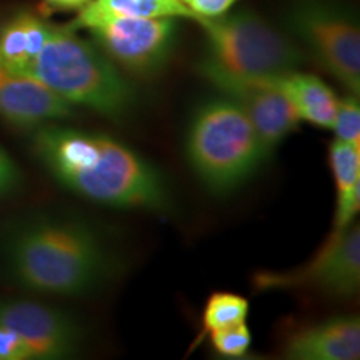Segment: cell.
<instances>
[{
  "label": "cell",
  "mask_w": 360,
  "mask_h": 360,
  "mask_svg": "<svg viewBox=\"0 0 360 360\" xmlns=\"http://www.w3.org/2000/svg\"><path fill=\"white\" fill-rule=\"evenodd\" d=\"M34 150L62 186L112 209L167 212L172 197L150 162L103 134L44 124Z\"/></svg>",
  "instance_id": "cell-1"
},
{
  "label": "cell",
  "mask_w": 360,
  "mask_h": 360,
  "mask_svg": "<svg viewBox=\"0 0 360 360\" xmlns=\"http://www.w3.org/2000/svg\"><path fill=\"white\" fill-rule=\"evenodd\" d=\"M2 249L8 276L39 294H89L114 274L115 260L96 229L65 215L19 220L8 227Z\"/></svg>",
  "instance_id": "cell-2"
},
{
  "label": "cell",
  "mask_w": 360,
  "mask_h": 360,
  "mask_svg": "<svg viewBox=\"0 0 360 360\" xmlns=\"http://www.w3.org/2000/svg\"><path fill=\"white\" fill-rule=\"evenodd\" d=\"M27 75L70 105L87 107L114 120L127 117L137 102L135 90L119 69L97 45L80 39L72 29L52 27Z\"/></svg>",
  "instance_id": "cell-3"
},
{
  "label": "cell",
  "mask_w": 360,
  "mask_h": 360,
  "mask_svg": "<svg viewBox=\"0 0 360 360\" xmlns=\"http://www.w3.org/2000/svg\"><path fill=\"white\" fill-rule=\"evenodd\" d=\"M186 150L200 182L219 195L245 184L267 159L249 117L225 96L197 107L187 129Z\"/></svg>",
  "instance_id": "cell-4"
},
{
  "label": "cell",
  "mask_w": 360,
  "mask_h": 360,
  "mask_svg": "<svg viewBox=\"0 0 360 360\" xmlns=\"http://www.w3.org/2000/svg\"><path fill=\"white\" fill-rule=\"evenodd\" d=\"M207 37V58L247 77H282L305 62L294 40L250 11L199 20Z\"/></svg>",
  "instance_id": "cell-5"
},
{
  "label": "cell",
  "mask_w": 360,
  "mask_h": 360,
  "mask_svg": "<svg viewBox=\"0 0 360 360\" xmlns=\"http://www.w3.org/2000/svg\"><path fill=\"white\" fill-rule=\"evenodd\" d=\"M287 25L315 60L349 90L360 92V30L357 17L340 4L309 0L292 8Z\"/></svg>",
  "instance_id": "cell-6"
},
{
  "label": "cell",
  "mask_w": 360,
  "mask_h": 360,
  "mask_svg": "<svg viewBox=\"0 0 360 360\" xmlns=\"http://www.w3.org/2000/svg\"><path fill=\"white\" fill-rule=\"evenodd\" d=\"M89 30L98 51L112 64L147 79L167 65L179 39L175 17H117Z\"/></svg>",
  "instance_id": "cell-7"
},
{
  "label": "cell",
  "mask_w": 360,
  "mask_h": 360,
  "mask_svg": "<svg viewBox=\"0 0 360 360\" xmlns=\"http://www.w3.org/2000/svg\"><path fill=\"white\" fill-rule=\"evenodd\" d=\"M199 72L244 110L262 142L267 159L297 129L300 119L278 84V77L238 75L222 69L207 57L202 58Z\"/></svg>",
  "instance_id": "cell-8"
},
{
  "label": "cell",
  "mask_w": 360,
  "mask_h": 360,
  "mask_svg": "<svg viewBox=\"0 0 360 360\" xmlns=\"http://www.w3.org/2000/svg\"><path fill=\"white\" fill-rule=\"evenodd\" d=\"M360 283V229L352 224L340 236H328L326 245L304 267L285 274H260L257 287H314L327 294L354 295Z\"/></svg>",
  "instance_id": "cell-9"
},
{
  "label": "cell",
  "mask_w": 360,
  "mask_h": 360,
  "mask_svg": "<svg viewBox=\"0 0 360 360\" xmlns=\"http://www.w3.org/2000/svg\"><path fill=\"white\" fill-rule=\"evenodd\" d=\"M0 326L24 340L32 359L70 357L84 340L70 315L34 300H0Z\"/></svg>",
  "instance_id": "cell-10"
},
{
  "label": "cell",
  "mask_w": 360,
  "mask_h": 360,
  "mask_svg": "<svg viewBox=\"0 0 360 360\" xmlns=\"http://www.w3.org/2000/svg\"><path fill=\"white\" fill-rule=\"evenodd\" d=\"M69 102L53 94L32 75L13 72L0 62V117L22 129L72 117Z\"/></svg>",
  "instance_id": "cell-11"
},
{
  "label": "cell",
  "mask_w": 360,
  "mask_h": 360,
  "mask_svg": "<svg viewBox=\"0 0 360 360\" xmlns=\"http://www.w3.org/2000/svg\"><path fill=\"white\" fill-rule=\"evenodd\" d=\"M285 355L300 360H354L360 357L357 317H334L299 330L287 340Z\"/></svg>",
  "instance_id": "cell-12"
},
{
  "label": "cell",
  "mask_w": 360,
  "mask_h": 360,
  "mask_svg": "<svg viewBox=\"0 0 360 360\" xmlns=\"http://www.w3.org/2000/svg\"><path fill=\"white\" fill-rule=\"evenodd\" d=\"M330 167L334 174L337 205L334 231L330 236H340L352 225L360 207V148L347 142L337 141L330 146Z\"/></svg>",
  "instance_id": "cell-13"
},
{
  "label": "cell",
  "mask_w": 360,
  "mask_h": 360,
  "mask_svg": "<svg viewBox=\"0 0 360 360\" xmlns=\"http://www.w3.org/2000/svg\"><path fill=\"white\" fill-rule=\"evenodd\" d=\"M51 30L52 25L32 13H19L0 30V62L13 72L27 74Z\"/></svg>",
  "instance_id": "cell-14"
},
{
  "label": "cell",
  "mask_w": 360,
  "mask_h": 360,
  "mask_svg": "<svg viewBox=\"0 0 360 360\" xmlns=\"http://www.w3.org/2000/svg\"><path fill=\"white\" fill-rule=\"evenodd\" d=\"M278 84L294 105L299 119L317 127L332 129L339 98L322 79L295 70L278 77Z\"/></svg>",
  "instance_id": "cell-15"
},
{
  "label": "cell",
  "mask_w": 360,
  "mask_h": 360,
  "mask_svg": "<svg viewBox=\"0 0 360 360\" xmlns=\"http://www.w3.org/2000/svg\"><path fill=\"white\" fill-rule=\"evenodd\" d=\"M117 17H187L193 19L192 12L180 0H90L80 11L72 27L92 29L101 22Z\"/></svg>",
  "instance_id": "cell-16"
},
{
  "label": "cell",
  "mask_w": 360,
  "mask_h": 360,
  "mask_svg": "<svg viewBox=\"0 0 360 360\" xmlns=\"http://www.w3.org/2000/svg\"><path fill=\"white\" fill-rule=\"evenodd\" d=\"M249 315V302L244 297L229 292H217L210 295L204 309L205 332L219 330V328L244 323Z\"/></svg>",
  "instance_id": "cell-17"
},
{
  "label": "cell",
  "mask_w": 360,
  "mask_h": 360,
  "mask_svg": "<svg viewBox=\"0 0 360 360\" xmlns=\"http://www.w3.org/2000/svg\"><path fill=\"white\" fill-rule=\"evenodd\" d=\"M332 129L339 141L360 148V103L357 96L349 94L337 101Z\"/></svg>",
  "instance_id": "cell-18"
},
{
  "label": "cell",
  "mask_w": 360,
  "mask_h": 360,
  "mask_svg": "<svg viewBox=\"0 0 360 360\" xmlns=\"http://www.w3.org/2000/svg\"><path fill=\"white\" fill-rule=\"evenodd\" d=\"M214 349L225 357H242L249 352L252 345V334L244 323L224 327L210 332Z\"/></svg>",
  "instance_id": "cell-19"
},
{
  "label": "cell",
  "mask_w": 360,
  "mask_h": 360,
  "mask_svg": "<svg viewBox=\"0 0 360 360\" xmlns=\"http://www.w3.org/2000/svg\"><path fill=\"white\" fill-rule=\"evenodd\" d=\"M180 2L192 12L193 19L200 20L224 15L236 4V0H180Z\"/></svg>",
  "instance_id": "cell-20"
},
{
  "label": "cell",
  "mask_w": 360,
  "mask_h": 360,
  "mask_svg": "<svg viewBox=\"0 0 360 360\" xmlns=\"http://www.w3.org/2000/svg\"><path fill=\"white\" fill-rule=\"evenodd\" d=\"M30 357L29 349L15 332L0 326V360H24Z\"/></svg>",
  "instance_id": "cell-21"
},
{
  "label": "cell",
  "mask_w": 360,
  "mask_h": 360,
  "mask_svg": "<svg viewBox=\"0 0 360 360\" xmlns=\"http://www.w3.org/2000/svg\"><path fill=\"white\" fill-rule=\"evenodd\" d=\"M20 182V174L17 165L6 152L0 148V197L13 192Z\"/></svg>",
  "instance_id": "cell-22"
},
{
  "label": "cell",
  "mask_w": 360,
  "mask_h": 360,
  "mask_svg": "<svg viewBox=\"0 0 360 360\" xmlns=\"http://www.w3.org/2000/svg\"><path fill=\"white\" fill-rule=\"evenodd\" d=\"M90 0H45L49 7L56 8V11H70V8L84 7Z\"/></svg>",
  "instance_id": "cell-23"
}]
</instances>
